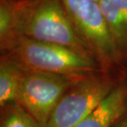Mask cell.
Segmentation results:
<instances>
[{
    "mask_svg": "<svg viewBox=\"0 0 127 127\" xmlns=\"http://www.w3.org/2000/svg\"><path fill=\"white\" fill-rule=\"evenodd\" d=\"M17 34L96 58L76 32L61 0H18Z\"/></svg>",
    "mask_w": 127,
    "mask_h": 127,
    "instance_id": "1",
    "label": "cell"
},
{
    "mask_svg": "<svg viewBox=\"0 0 127 127\" xmlns=\"http://www.w3.org/2000/svg\"><path fill=\"white\" fill-rule=\"evenodd\" d=\"M5 55L27 69L78 77L101 72V64L94 57L25 36L17 38Z\"/></svg>",
    "mask_w": 127,
    "mask_h": 127,
    "instance_id": "2",
    "label": "cell"
},
{
    "mask_svg": "<svg viewBox=\"0 0 127 127\" xmlns=\"http://www.w3.org/2000/svg\"><path fill=\"white\" fill-rule=\"evenodd\" d=\"M83 77L84 76L61 75L23 68L16 102L42 127H46L64 94Z\"/></svg>",
    "mask_w": 127,
    "mask_h": 127,
    "instance_id": "3",
    "label": "cell"
},
{
    "mask_svg": "<svg viewBox=\"0 0 127 127\" xmlns=\"http://www.w3.org/2000/svg\"><path fill=\"white\" fill-rule=\"evenodd\" d=\"M78 35L105 65H116L121 60L99 2L93 0H61Z\"/></svg>",
    "mask_w": 127,
    "mask_h": 127,
    "instance_id": "4",
    "label": "cell"
},
{
    "mask_svg": "<svg viewBox=\"0 0 127 127\" xmlns=\"http://www.w3.org/2000/svg\"><path fill=\"white\" fill-rule=\"evenodd\" d=\"M116 83L96 73L81 78L58 102L46 127H75L109 95Z\"/></svg>",
    "mask_w": 127,
    "mask_h": 127,
    "instance_id": "5",
    "label": "cell"
},
{
    "mask_svg": "<svg viewBox=\"0 0 127 127\" xmlns=\"http://www.w3.org/2000/svg\"><path fill=\"white\" fill-rule=\"evenodd\" d=\"M127 113V86L116 85L101 103L75 127H111Z\"/></svg>",
    "mask_w": 127,
    "mask_h": 127,
    "instance_id": "6",
    "label": "cell"
},
{
    "mask_svg": "<svg viewBox=\"0 0 127 127\" xmlns=\"http://www.w3.org/2000/svg\"><path fill=\"white\" fill-rule=\"evenodd\" d=\"M99 5L121 56H127V0H101Z\"/></svg>",
    "mask_w": 127,
    "mask_h": 127,
    "instance_id": "7",
    "label": "cell"
},
{
    "mask_svg": "<svg viewBox=\"0 0 127 127\" xmlns=\"http://www.w3.org/2000/svg\"><path fill=\"white\" fill-rule=\"evenodd\" d=\"M23 67L7 55H3L0 63V106L4 107L16 102Z\"/></svg>",
    "mask_w": 127,
    "mask_h": 127,
    "instance_id": "8",
    "label": "cell"
},
{
    "mask_svg": "<svg viewBox=\"0 0 127 127\" xmlns=\"http://www.w3.org/2000/svg\"><path fill=\"white\" fill-rule=\"evenodd\" d=\"M18 0H1L0 2V43L1 50L7 53L17 38Z\"/></svg>",
    "mask_w": 127,
    "mask_h": 127,
    "instance_id": "9",
    "label": "cell"
},
{
    "mask_svg": "<svg viewBox=\"0 0 127 127\" xmlns=\"http://www.w3.org/2000/svg\"><path fill=\"white\" fill-rule=\"evenodd\" d=\"M0 127H42L17 102L2 107Z\"/></svg>",
    "mask_w": 127,
    "mask_h": 127,
    "instance_id": "10",
    "label": "cell"
},
{
    "mask_svg": "<svg viewBox=\"0 0 127 127\" xmlns=\"http://www.w3.org/2000/svg\"><path fill=\"white\" fill-rule=\"evenodd\" d=\"M111 127H127V115L123 116L120 121H117L115 125Z\"/></svg>",
    "mask_w": 127,
    "mask_h": 127,
    "instance_id": "11",
    "label": "cell"
},
{
    "mask_svg": "<svg viewBox=\"0 0 127 127\" xmlns=\"http://www.w3.org/2000/svg\"><path fill=\"white\" fill-rule=\"evenodd\" d=\"M93 1H95V2H100L101 0H93Z\"/></svg>",
    "mask_w": 127,
    "mask_h": 127,
    "instance_id": "12",
    "label": "cell"
}]
</instances>
